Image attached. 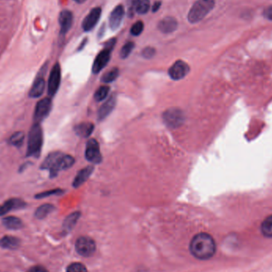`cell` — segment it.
Instances as JSON below:
<instances>
[{"label": "cell", "instance_id": "obj_28", "mask_svg": "<svg viewBox=\"0 0 272 272\" xmlns=\"http://www.w3.org/2000/svg\"><path fill=\"white\" fill-rule=\"evenodd\" d=\"M119 76V70L117 68H113L112 70L103 74L101 77V81L103 83H111L114 81Z\"/></svg>", "mask_w": 272, "mask_h": 272}, {"label": "cell", "instance_id": "obj_13", "mask_svg": "<svg viewBox=\"0 0 272 272\" xmlns=\"http://www.w3.org/2000/svg\"><path fill=\"white\" fill-rule=\"evenodd\" d=\"M116 103V94H112L108 97V99L100 106L99 111H98V120L99 121H103L109 116L110 113L113 111Z\"/></svg>", "mask_w": 272, "mask_h": 272}, {"label": "cell", "instance_id": "obj_30", "mask_svg": "<svg viewBox=\"0 0 272 272\" xmlns=\"http://www.w3.org/2000/svg\"><path fill=\"white\" fill-rule=\"evenodd\" d=\"M135 44L131 42L126 43V44L122 47L121 50V57L123 59H125L128 57L129 55L131 54V52L133 50Z\"/></svg>", "mask_w": 272, "mask_h": 272}, {"label": "cell", "instance_id": "obj_4", "mask_svg": "<svg viewBox=\"0 0 272 272\" xmlns=\"http://www.w3.org/2000/svg\"><path fill=\"white\" fill-rule=\"evenodd\" d=\"M43 144V133L39 124H34L28 136L27 153L30 157H38Z\"/></svg>", "mask_w": 272, "mask_h": 272}, {"label": "cell", "instance_id": "obj_26", "mask_svg": "<svg viewBox=\"0 0 272 272\" xmlns=\"http://www.w3.org/2000/svg\"><path fill=\"white\" fill-rule=\"evenodd\" d=\"M109 91L110 88L108 85H102L96 91L94 98L97 102L103 101L108 97Z\"/></svg>", "mask_w": 272, "mask_h": 272}, {"label": "cell", "instance_id": "obj_9", "mask_svg": "<svg viewBox=\"0 0 272 272\" xmlns=\"http://www.w3.org/2000/svg\"><path fill=\"white\" fill-rule=\"evenodd\" d=\"M61 67H60L59 64L57 63L51 70L50 75L49 77V96L53 97L57 93V90L59 89L60 84H61Z\"/></svg>", "mask_w": 272, "mask_h": 272}, {"label": "cell", "instance_id": "obj_7", "mask_svg": "<svg viewBox=\"0 0 272 272\" xmlns=\"http://www.w3.org/2000/svg\"><path fill=\"white\" fill-rule=\"evenodd\" d=\"M85 158L92 163H99L102 161L101 152L99 144L95 139H89L86 144Z\"/></svg>", "mask_w": 272, "mask_h": 272}, {"label": "cell", "instance_id": "obj_3", "mask_svg": "<svg viewBox=\"0 0 272 272\" xmlns=\"http://www.w3.org/2000/svg\"><path fill=\"white\" fill-rule=\"evenodd\" d=\"M215 6V0H198L194 2L190 12L188 14V20L190 24H197L213 10Z\"/></svg>", "mask_w": 272, "mask_h": 272}, {"label": "cell", "instance_id": "obj_10", "mask_svg": "<svg viewBox=\"0 0 272 272\" xmlns=\"http://www.w3.org/2000/svg\"><path fill=\"white\" fill-rule=\"evenodd\" d=\"M190 72V66L183 61H177L170 68L169 75L171 79L179 80L183 79Z\"/></svg>", "mask_w": 272, "mask_h": 272}, {"label": "cell", "instance_id": "obj_18", "mask_svg": "<svg viewBox=\"0 0 272 272\" xmlns=\"http://www.w3.org/2000/svg\"><path fill=\"white\" fill-rule=\"evenodd\" d=\"M25 205V203L20 199H11L0 206V216L4 215L13 209H20Z\"/></svg>", "mask_w": 272, "mask_h": 272}, {"label": "cell", "instance_id": "obj_25", "mask_svg": "<svg viewBox=\"0 0 272 272\" xmlns=\"http://www.w3.org/2000/svg\"><path fill=\"white\" fill-rule=\"evenodd\" d=\"M53 209H54V206L50 204H45V205H41L35 212V217L38 219H43L51 212H53Z\"/></svg>", "mask_w": 272, "mask_h": 272}, {"label": "cell", "instance_id": "obj_23", "mask_svg": "<svg viewBox=\"0 0 272 272\" xmlns=\"http://www.w3.org/2000/svg\"><path fill=\"white\" fill-rule=\"evenodd\" d=\"M2 224L9 229H19L23 227V222L19 218L15 217H7L2 220Z\"/></svg>", "mask_w": 272, "mask_h": 272}, {"label": "cell", "instance_id": "obj_14", "mask_svg": "<svg viewBox=\"0 0 272 272\" xmlns=\"http://www.w3.org/2000/svg\"><path fill=\"white\" fill-rule=\"evenodd\" d=\"M124 16V8L121 5L116 6L109 16V25L111 29L116 30L121 26Z\"/></svg>", "mask_w": 272, "mask_h": 272}, {"label": "cell", "instance_id": "obj_24", "mask_svg": "<svg viewBox=\"0 0 272 272\" xmlns=\"http://www.w3.org/2000/svg\"><path fill=\"white\" fill-rule=\"evenodd\" d=\"M80 213L79 212H75V213L70 214V216H68L65 220V222H64V229L66 230V231H70V230L72 229L74 225L76 224L79 218H80Z\"/></svg>", "mask_w": 272, "mask_h": 272}, {"label": "cell", "instance_id": "obj_16", "mask_svg": "<svg viewBox=\"0 0 272 272\" xmlns=\"http://www.w3.org/2000/svg\"><path fill=\"white\" fill-rule=\"evenodd\" d=\"M158 29L164 34H170L175 31L177 27V22L174 18L167 17L161 20L158 25Z\"/></svg>", "mask_w": 272, "mask_h": 272}, {"label": "cell", "instance_id": "obj_2", "mask_svg": "<svg viewBox=\"0 0 272 272\" xmlns=\"http://www.w3.org/2000/svg\"><path fill=\"white\" fill-rule=\"evenodd\" d=\"M75 163L74 157L56 151L49 154L41 166L42 169L49 170L50 177L57 175L60 171L69 169Z\"/></svg>", "mask_w": 272, "mask_h": 272}, {"label": "cell", "instance_id": "obj_5", "mask_svg": "<svg viewBox=\"0 0 272 272\" xmlns=\"http://www.w3.org/2000/svg\"><path fill=\"white\" fill-rule=\"evenodd\" d=\"M163 119L167 127L177 128L183 124L185 114L179 108H171L163 113Z\"/></svg>", "mask_w": 272, "mask_h": 272}, {"label": "cell", "instance_id": "obj_17", "mask_svg": "<svg viewBox=\"0 0 272 272\" xmlns=\"http://www.w3.org/2000/svg\"><path fill=\"white\" fill-rule=\"evenodd\" d=\"M59 24L61 25V34H66L72 26V13L69 11H62L59 16Z\"/></svg>", "mask_w": 272, "mask_h": 272}, {"label": "cell", "instance_id": "obj_27", "mask_svg": "<svg viewBox=\"0 0 272 272\" xmlns=\"http://www.w3.org/2000/svg\"><path fill=\"white\" fill-rule=\"evenodd\" d=\"M261 231L267 237H272V215L269 216L262 223Z\"/></svg>", "mask_w": 272, "mask_h": 272}, {"label": "cell", "instance_id": "obj_37", "mask_svg": "<svg viewBox=\"0 0 272 272\" xmlns=\"http://www.w3.org/2000/svg\"><path fill=\"white\" fill-rule=\"evenodd\" d=\"M266 16L272 19V8H271L270 10H268V12L266 11Z\"/></svg>", "mask_w": 272, "mask_h": 272}, {"label": "cell", "instance_id": "obj_31", "mask_svg": "<svg viewBox=\"0 0 272 272\" xmlns=\"http://www.w3.org/2000/svg\"><path fill=\"white\" fill-rule=\"evenodd\" d=\"M66 272H88L86 267L80 263H74L68 267Z\"/></svg>", "mask_w": 272, "mask_h": 272}, {"label": "cell", "instance_id": "obj_20", "mask_svg": "<svg viewBox=\"0 0 272 272\" xmlns=\"http://www.w3.org/2000/svg\"><path fill=\"white\" fill-rule=\"evenodd\" d=\"M94 130V125L93 123H80L75 127L76 135L81 137L87 138L90 136Z\"/></svg>", "mask_w": 272, "mask_h": 272}, {"label": "cell", "instance_id": "obj_12", "mask_svg": "<svg viewBox=\"0 0 272 272\" xmlns=\"http://www.w3.org/2000/svg\"><path fill=\"white\" fill-rule=\"evenodd\" d=\"M101 15V9L99 7L93 8L83 20L82 28L85 31H89L95 27L97 23L99 22Z\"/></svg>", "mask_w": 272, "mask_h": 272}, {"label": "cell", "instance_id": "obj_6", "mask_svg": "<svg viewBox=\"0 0 272 272\" xmlns=\"http://www.w3.org/2000/svg\"><path fill=\"white\" fill-rule=\"evenodd\" d=\"M76 251L79 255L89 257L96 251V244L93 239L88 236H81L76 242Z\"/></svg>", "mask_w": 272, "mask_h": 272}, {"label": "cell", "instance_id": "obj_19", "mask_svg": "<svg viewBox=\"0 0 272 272\" xmlns=\"http://www.w3.org/2000/svg\"><path fill=\"white\" fill-rule=\"evenodd\" d=\"M45 88H46V82L44 79L43 77H38L30 89L29 96L32 98H38L43 95Z\"/></svg>", "mask_w": 272, "mask_h": 272}, {"label": "cell", "instance_id": "obj_33", "mask_svg": "<svg viewBox=\"0 0 272 272\" xmlns=\"http://www.w3.org/2000/svg\"><path fill=\"white\" fill-rule=\"evenodd\" d=\"M63 193V190L60 189H56V190H49L46 192L41 193L36 196V198H43L51 196V195H56V194H61Z\"/></svg>", "mask_w": 272, "mask_h": 272}, {"label": "cell", "instance_id": "obj_8", "mask_svg": "<svg viewBox=\"0 0 272 272\" xmlns=\"http://www.w3.org/2000/svg\"><path fill=\"white\" fill-rule=\"evenodd\" d=\"M51 108H52V101L50 98L48 97L38 101L36 108L34 110V124H39L42 122L50 112Z\"/></svg>", "mask_w": 272, "mask_h": 272}, {"label": "cell", "instance_id": "obj_11", "mask_svg": "<svg viewBox=\"0 0 272 272\" xmlns=\"http://www.w3.org/2000/svg\"><path fill=\"white\" fill-rule=\"evenodd\" d=\"M111 51H112V48L106 47L101 52H99V54L97 55L94 63H93V74H98L108 65L110 57H111Z\"/></svg>", "mask_w": 272, "mask_h": 272}, {"label": "cell", "instance_id": "obj_29", "mask_svg": "<svg viewBox=\"0 0 272 272\" xmlns=\"http://www.w3.org/2000/svg\"><path fill=\"white\" fill-rule=\"evenodd\" d=\"M24 140V134L21 131L16 132V133L13 134L11 135V139H10V144L15 147H19L23 144V142Z\"/></svg>", "mask_w": 272, "mask_h": 272}, {"label": "cell", "instance_id": "obj_1", "mask_svg": "<svg viewBox=\"0 0 272 272\" xmlns=\"http://www.w3.org/2000/svg\"><path fill=\"white\" fill-rule=\"evenodd\" d=\"M190 251L198 260H209L216 251L215 241L210 235L199 233L190 242Z\"/></svg>", "mask_w": 272, "mask_h": 272}, {"label": "cell", "instance_id": "obj_35", "mask_svg": "<svg viewBox=\"0 0 272 272\" xmlns=\"http://www.w3.org/2000/svg\"><path fill=\"white\" fill-rule=\"evenodd\" d=\"M27 272H49L46 268L42 266H34L30 268Z\"/></svg>", "mask_w": 272, "mask_h": 272}, {"label": "cell", "instance_id": "obj_34", "mask_svg": "<svg viewBox=\"0 0 272 272\" xmlns=\"http://www.w3.org/2000/svg\"><path fill=\"white\" fill-rule=\"evenodd\" d=\"M154 54H155V49L152 47H147V48L144 49V50L142 51V55L144 58H147V59H150L152 57H154Z\"/></svg>", "mask_w": 272, "mask_h": 272}, {"label": "cell", "instance_id": "obj_22", "mask_svg": "<svg viewBox=\"0 0 272 272\" xmlns=\"http://www.w3.org/2000/svg\"><path fill=\"white\" fill-rule=\"evenodd\" d=\"M134 11L139 15L147 14L150 8V1L149 0H134L132 3Z\"/></svg>", "mask_w": 272, "mask_h": 272}, {"label": "cell", "instance_id": "obj_36", "mask_svg": "<svg viewBox=\"0 0 272 272\" xmlns=\"http://www.w3.org/2000/svg\"><path fill=\"white\" fill-rule=\"evenodd\" d=\"M161 4H162V3H161V2H159V1L154 2V4L153 5V7H152V11H153V12H156V11H158V9L160 8Z\"/></svg>", "mask_w": 272, "mask_h": 272}, {"label": "cell", "instance_id": "obj_32", "mask_svg": "<svg viewBox=\"0 0 272 272\" xmlns=\"http://www.w3.org/2000/svg\"><path fill=\"white\" fill-rule=\"evenodd\" d=\"M144 29V23L141 21H138L133 24L131 28V33L134 36H138L141 34Z\"/></svg>", "mask_w": 272, "mask_h": 272}, {"label": "cell", "instance_id": "obj_21", "mask_svg": "<svg viewBox=\"0 0 272 272\" xmlns=\"http://www.w3.org/2000/svg\"><path fill=\"white\" fill-rule=\"evenodd\" d=\"M0 246L6 249L18 248L19 240L14 236H5L0 240Z\"/></svg>", "mask_w": 272, "mask_h": 272}, {"label": "cell", "instance_id": "obj_15", "mask_svg": "<svg viewBox=\"0 0 272 272\" xmlns=\"http://www.w3.org/2000/svg\"><path fill=\"white\" fill-rule=\"evenodd\" d=\"M93 171H94V168L92 166L85 167L82 170H80L78 173H77V174H76L75 178H74V182H73L74 187H79V186L85 183V181L89 179V177L92 175Z\"/></svg>", "mask_w": 272, "mask_h": 272}, {"label": "cell", "instance_id": "obj_38", "mask_svg": "<svg viewBox=\"0 0 272 272\" xmlns=\"http://www.w3.org/2000/svg\"><path fill=\"white\" fill-rule=\"evenodd\" d=\"M74 1H76V2H78V3H82V2H85L86 0H74Z\"/></svg>", "mask_w": 272, "mask_h": 272}]
</instances>
